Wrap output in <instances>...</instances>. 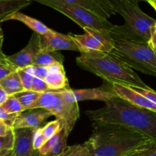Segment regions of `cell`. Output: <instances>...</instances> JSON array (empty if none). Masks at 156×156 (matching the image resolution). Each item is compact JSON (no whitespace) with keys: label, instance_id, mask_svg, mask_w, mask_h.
<instances>
[{"label":"cell","instance_id":"1","mask_svg":"<svg viewBox=\"0 0 156 156\" xmlns=\"http://www.w3.org/2000/svg\"><path fill=\"white\" fill-rule=\"evenodd\" d=\"M105 103L100 109L85 112L92 123L120 125L156 140V112L136 106L118 96Z\"/></svg>","mask_w":156,"mask_h":156},{"label":"cell","instance_id":"2","mask_svg":"<svg viewBox=\"0 0 156 156\" xmlns=\"http://www.w3.org/2000/svg\"><path fill=\"white\" fill-rule=\"evenodd\" d=\"M151 140L120 125L92 123V134L85 144L89 156H124Z\"/></svg>","mask_w":156,"mask_h":156},{"label":"cell","instance_id":"3","mask_svg":"<svg viewBox=\"0 0 156 156\" xmlns=\"http://www.w3.org/2000/svg\"><path fill=\"white\" fill-rule=\"evenodd\" d=\"M76 58V63L105 82L124 86H135L150 89L140 76L114 54L103 51L81 52Z\"/></svg>","mask_w":156,"mask_h":156},{"label":"cell","instance_id":"4","mask_svg":"<svg viewBox=\"0 0 156 156\" xmlns=\"http://www.w3.org/2000/svg\"><path fill=\"white\" fill-rule=\"evenodd\" d=\"M116 13L124 19L123 25H114L109 34L118 37L148 43L155 27L156 20L142 11L139 2L130 0H111Z\"/></svg>","mask_w":156,"mask_h":156},{"label":"cell","instance_id":"5","mask_svg":"<svg viewBox=\"0 0 156 156\" xmlns=\"http://www.w3.org/2000/svg\"><path fill=\"white\" fill-rule=\"evenodd\" d=\"M111 35L114 49L110 52L122 62L144 74L156 76V50L148 43L123 39Z\"/></svg>","mask_w":156,"mask_h":156},{"label":"cell","instance_id":"6","mask_svg":"<svg viewBox=\"0 0 156 156\" xmlns=\"http://www.w3.org/2000/svg\"><path fill=\"white\" fill-rule=\"evenodd\" d=\"M44 109L56 117L61 122L65 133L69 136L79 117L78 103H67L62 100L57 91L41 93L37 103L31 110Z\"/></svg>","mask_w":156,"mask_h":156},{"label":"cell","instance_id":"7","mask_svg":"<svg viewBox=\"0 0 156 156\" xmlns=\"http://www.w3.org/2000/svg\"><path fill=\"white\" fill-rule=\"evenodd\" d=\"M39 2L46 6L53 9L54 10L63 14L80 26L82 29L85 27L94 30L108 31L112 29L114 24H111L108 19L101 18L92 12L85 9L69 4L60 0H30Z\"/></svg>","mask_w":156,"mask_h":156},{"label":"cell","instance_id":"8","mask_svg":"<svg viewBox=\"0 0 156 156\" xmlns=\"http://www.w3.org/2000/svg\"><path fill=\"white\" fill-rule=\"evenodd\" d=\"M64 101L67 103H78L81 101L98 100L106 102L110 99L117 97L113 85L105 82L102 86L88 89H66L57 91Z\"/></svg>","mask_w":156,"mask_h":156},{"label":"cell","instance_id":"9","mask_svg":"<svg viewBox=\"0 0 156 156\" xmlns=\"http://www.w3.org/2000/svg\"><path fill=\"white\" fill-rule=\"evenodd\" d=\"M35 129H13L14 143L10 156H41L39 150L33 146V133Z\"/></svg>","mask_w":156,"mask_h":156},{"label":"cell","instance_id":"10","mask_svg":"<svg viewBox=\"0 0 156 156\" xmlns=\"http://www.w3.org/2000/svg\"><path fill=\"white\" fill-rule=\"evenodd\" d=\"M40 44L41 49L47 51H79L76 43L68 34L59 33L50 28L46 34H40Z\"/></svg>","mask_w":156,"mask_h":156},{"label":"cell","instance_id":"11","mask_svg":"<svg viewBox=\"0 0 156 156\" xmlns=\"http://www.w3.org/2000/svg\"><path fill=\"white\" fill-rule=\"evenodd\" d=\"M40 50V34L34 32L27 46L15 54L7 56V59L17 69H24L33 65L35 56Z\"/></svg>","mask_w":156,"mask_h":156},{"label":"cell","instance_id":"12","mask_svg":"<svg viewBox=\"0 0 156 156\" xmlns=\"http://www.w3.org/2000/svg\"><path fill=\"white\" fill-rule=\"evenodd\" d=\"M50 116H52L51 113L44 109H35L23 111L18 114L12 125V129L41 128L45 120H47Z\"/></svg>","mask_w":156,"mask_h":156},{"label":"cell","instance_id":"13","mask_svg":"<svg viewBox=\"0 0 156 156\" xmlns=\"http://www.w3.org/2000/svg\"><path fill=\"white\" fill-rule=\"evenodd\" d=\"M69 4L85 9L101 18L108 19L116 15L115 9L111 0H60Z\"/></svg>","mask_w":156,"mask_h":156},{"label":"cell","instance_id":"14","mask_svg":"<svg viewBox=\"0 0 156 156\" xmlns=\"http://www.w3.org/2000/svg\"><path fill=\"white\" fill-rule=\"evenodd\" d=\"M48 73L44 80L51 91L69 89L68 79L66 76L63 64L54 62L47 67Z\"/></svg>","mask_w":156,"mask_h":156},{"label":"cell","instance_id":"15","mask_svg":"<svg viewBox=\"0 0 156 156\" xmlns=\"http://www.w3.org/2000/svg\"><path fill=\"white\" fill-rule=\"evenodd\" d=\"M114 92L120 98H123L136 106L150 110L156 112V105L146 98L140 93L133 91L130 88L118 84H112Z\"/></svg>","mask_w":156,"mask_h":156},{"label":"cell","instance_id":"16","mask_svg":"<svg viewBox=\"0 0 156 156\" xmlns=\"http://www.w3.org/2000/svg\"><path fill=\"white\" fill-rule=\"evenodd\" d=\"M68 35L76 43L80 53L85 51L106 52L105 48L100 44V42L89 34L85 33L84 34L78 35L69 33Z\"/></svg>","mask_w":156,"mask_h":156},{"label":"cell","instance_id":"17","mask_svg":"<svg viewBox=\"0 0 156 156\" xmlns=\"http://www.w3.org/2000/svg\"><path fill=\"white\" fill-rule=\"evenodd\" d=\"M10 20H15L22 22L23 24H25L26 26L34 30V32L38 34H46L50 28L45 25L44 23L38 21L37 19L32 18V17L28 16V15L23 14L20 12H15L14 13L9 15L7 18H5V21H10Z\"/></svg>","mask_w":156,"mask_h":156},{"label":"cell","instance_id":"18","mask_svg":"<svg viewBox=\"0 0 156 156\" xmlns=\"http://www.w3.org/2000/svg\"><path fill=\"white\" fill-rule=\"evenodd\" d=\"M30 0H0V24L11 14L30 5Z\"/></svg>","mask_w":156,"mask_h":156},{"label":"cell","instance_id":"19","mask_svg":"<svg viewBox=\"0 0 156 156\" xmlns=\"http://www.w3.org/2000/svg\"><path fill=\"white\" fill-rule=\"evenodd\" d=\"M64 56L58 51H47L41 49L35 56L33 65L48 67L54 62L63 64Z\"/></svg>","mask_w":156,"mask_h":156},{"label":"cell","instance_id":"20","mask_svg":"<svg viewBox=\"0 0 156 156\" xmlns=\"http://www.w3.org/2000/svg\"><path fill=\"white\" fill-rule=\"evenodd\" d=\"M0 85L6 91L9 96L13 95L24 90L17 70L0 80Z\"/></svg>","mask_w":156,"mask_h":156},{"label":"cell","instance_id":"21","mask_svg":"<svg viewBox=\"0 0 156 156\" xmlns=\"http://www.w3.org/2000/svg\"><path fill=\"white\" fill-rule=\"evenodd\" d=\"M41 94V93L36 92L31 90L30 91L24 90L21 92L13 94V96L18 99L25 111L31 110V108L37 103Z\"/></svg>","mask_w":156,"mask_h":156},{"label":"cell","instance_id":"22","mask_svg":"<svg viewBox=\"0 0 156 156\" xmlns=\"http://www.w3.org/2000/svg\"><path fill=\"white\" fill-rule=\"evenodd\" d=\"M83 30L85 33L89 34L94 38H96L100 42V44L105 47L106 52L110 53L114 49V41L111 38L108 31H101V30H94V29L89 28V27H85L83 28Z\"/></svg>","mask_w":156,"mask_h":156},{"label":"cell","instance_id":"23","mask_svg":"<svg viewBox=\"0 0 156 156\" xmlns=\"http://www.w3.org/2000/svg\"><path fill=\"white\" fill-rule=\"evenodd\" d=\"M124 156H156V140H152Z\"/></svg>","mask_w":156,"mask_h":156},{"label":"cell","instance_id":"24","mask_svg":"<svg viewBox=\"0 0 156 156\" xmlns=\"http://www.w3.org/2000/svg\"><path fill=\"white\" fill-rule=\"evenodd\" d=\"M62 129H63V126L61 123V122H59L57 120L50 122V123H47L44 126L41 127L44 142L46 143L47 140H49L53 136L58 133Z\"/></svg>","mask_w":156,"mask_h":156},{"label":"cell","instance_id":"25","mask_svg":"<svg viewBox=\"0 0 156 156\" xmlns=\"http://www.w3.org/2000/svg\"><path fill=\"white\" fill-rule=\"evenodd\" d=\"M1 107L6 113L11 114H19V113L24 111V108L21 106L18 99L14 97L13 95H9L7 100Z\"/></svg>","mask_w":156,"mask_h":156},{"label":"cell","instance_id":"26","mask_svg":"<svg viewBox=\"0 0 156 156\" xmlns=\"http://www.w3.org/2000/svg\"><path fill=\"white\" fill-rule=\"evenodd\" d=\"M59 156H89V152L85 143L71 146H67Z\"/></svg>","mask_w":156,"mask_h":156},{"label":"cell","instance_id":"27","mask_svg":"<svg viewBox=\"0 0 156 156\" xmlns=\"http://www.w3.org/2000/svg\"><path fill=\"white\" fill-rule=\"evenodd\" d=\"M16 70V67L8 60L7 56L3 54L0 56V80Z\"/></svg>","mask_w":156,"mask_h":156},{"label":"cell","instance_id":"28","mask_svg":"<svg viewBox=\"0 0 156 156\" xmlns=\"http://www.w3.org/2000/svg\"><path fill=\"white\" fill-rule=\"evenodd\" d=\"M17 72H18V75H19L20 79H21L23 87H24V89L27 90V91L31 90L32 81H33L34 76H33L31 74L26 72L24 69H18Z\"/></svg>","mask_w":156,"mask_h":156},{"label":"cell","instance_id":"29","mask_svg":"<svg viewBox=\"0 0 156 156\" xmlns=\"http://www.w3.org/2000/svg\"><path fill=\"white\" fill-rule=\"evenodd\" d=\"M31 91H36V92L38 93H44L51 91V90L48 88L47 83H46L44 79L34 77L33 81H32Z\"/></svg>","mask_w":156,"mask_h":156},{"label":"cell","instance_id":"30","mask_svg":"<svg viewBox=\"0 0 156 156\" xmlns=\"http://www.w3.org/2000/svg\"><path fill=\"white\" fill-rule=\"evenodd\" d=\"M14 143L13 129L8 135L0 136V152L5 150H12Z\"/></svg>","mask_w":156,"mask_h":156},{"label":"cell","instance_id":"31","mask_svg":"<svg viewBox=\"0 0 156 156\" xmlns=\"http://www.w3.org/2000/svg\"><path fill=\"white\" fill-rule=\"evenodd\" d=\"M127 87L130 88L131 89H133V91L140 93V94H142V95H143L144 97H146V98H148L149 101H151L153 102L154 104L156 105V91L153 90L152 88H150V89H145V88H138V87L135 86Z\"/></svg>","mask_w":156,"mask_h":156},{"label":"cell","instance_id":"32","mask_svg":"<svg viewBox=\"0 0 156 156\" xmlns=\"http://www.w3.org/2000/svg\"><path fill=\"white\" fill-rule=\"evenodd\" d=\"M45 143L44 136L42 134V130L41 128H37L34 130L33 133V146L35 149L39 150L40 148Z\"/></svg>","mask_w":156,"mask_h":156},{"label":"cell","instance_id":"33","mask_svg":"<svg viewBox=\"0 0 156 156\" xmlns=\"http://www.w3.org/2000/svg\"><path fill=\"white\" fill-rule=\"evenodd\" d=\"M17 115H18V114H8V113H6L5 111L2 109V108L0 106V120L5 122V123L12 128Z\"/></svg>","mask_w":156,"mask_h":156},{"label":"cell","instance_id":"34","mask_svg":"<svg viewBox=\"0 0 156 156\" xmlns=\"http://www.w3.org/2000/svg\"><path fill=\"white\" fill-rule=\"evenodd\" d=\"M12 131V128L9 126L5 122L0 120V136H4L8 135Z\"/></svg>","mask_w":156,"mask_h":156},{"label":"cell","instance_id":"35","mask_svg":"<svg viewBox=\"0 0 156 156\" xmlns=\"http://www.w3.org/2000/svg\"><path fill=\"white\" fill-rule=\"evenodd\" d=\"M148 44L150 45V47L152 49L156 50V26L155 29L153 30V31H152V36H151V38L149 42H148Z\"/></svg>","mask_w":156,"mask_h":156},{"label":"cell","instance_id":"36","mask_svg":"<svg viewBox=\"0 0 156 156\" xmlns=\"http://www.w3.org/2000/svg\"><path fill=\"white\" fill-rule=\"evenodd\" d=\"M8 97H9V95H8V94L6 93V91H5V90L3 89L2 87L0 85V106H2V105L5 103V101L7 100Z\"/></svg>","mask_w":156,"mask_h":156},{"label":"cell","instance_id":"37","mask_svg":"<svg viewBox=\"0 0 156 156\" xmlns=\"http://www.w3.org/2000/svg\"><path fill=\"white\" fill-rule=\"evenodd\" d=\"M11 150H5L0 152V156H10Z\"/></svg>","mask_w":156,"mask_h":156},{"label":"cell","instance_id":"38","mask_svg":"<svg viewBox=\"0 0 156 156\" xmlns=\"http://www.w3.org/2000/svg\"><path fill=\"white\" fill-rule=\"evenodd\" d=\"M147 2H149V4L151 5L152 6V7L154 8V9L156 11V2H153V1H151V0H147Z\"/></svg>","mask_w":156,"mask_h":156},{"label":"cell","instance_id":"39","mask_svg":"<svg viewBox=\"0 0 156 156\" xmlns=\"http://www.w3.org/2000/svg\"><path fill=\"white\" fill-rule=\"evenodd\" d=\"M2 42H3V37L0 39V56H1L2 55L4 54V53H3V52H2Z\"/></svg>","mask_w":156,"mask_h":156},{"label":"cell","instance_id":"40","mask_svg":"<svg viewBox=\"0 0 156 156\" xmlns=\"http://www.w3.org/2000/svg\"><path fill=\"white\" fill-rule=\"evenodd\" d=\"M3 37V30L1 27V24H0V39Z\"/></svg>","mask_w":156,"mask_h":156},{"label":"cell","instance_id":"41","mask_svg":"<svg viewBox=\"0 0 156 156\" xmlns=\"http://www.w3.org/2000/svg\"><path fill=\"white\" fill-rule=\"evenodd\" d=\"M130 1H136V2H141V1L147 2V0H130Z\"/></svg>","mask_w":156,"mask_h":156},{"label":"cell","instance_id":"42","mask_svg":"<svg viewBox=\"0 0 156 156\" xmlns=\"http://www.w3.org/2000/svg\"><path fill=\"white\" fill-rule=\"evenodd\" d=\"M151 1H153V2H156V0H151Z\"/></svg>","mask_w":156,"mask_h":156},{"label":"cell","instance_id":"43","mask_svg":"<svg viewBox=\"0 0 156 156\" xmlns=\"http://www.w3.org/2000/svg\"><path fill=\"white\" fill-rule=\"evenodd\" d=\"M155 26H156V24H155Z\"/></svg>","mask_w":156,"mask_h":156}]
</instances>
